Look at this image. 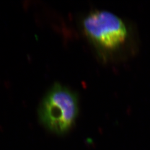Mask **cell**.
Instances as JSON below:
<instances>
[{
  "label": "cell",
  "mask_w": 150,
  "mask_h": 150,
  "mask_svg": "<svg viewBox=\"0 0 150 150\" xmlns=\"http://www.w3.org/2000/svg\"><path fill=\"white\" fill-rule=\"evenodd\" d=\"M82 23L87 37L102 49L115 50L127 38L128 31L125 23L108 11H93L86 16Z\"/></svg>",
  "instance_id": "7a4b0ae2"
},
{
  "label": "cell",
  "mask_w": 150,
  "mask_h": 150,
  "mask_svg": "<svg viewBox=\"0 0 150 150\" xmlns=\"http://www.w3.org/2000/svg\"><path fill=\"white\" fill-rule=\"evenodd\" d=\"M78 102L77 96L73 91L59 83H55L40 104V120L54 132L64 133L71 128L77 117Z\"/></svg>",
  "instance_id": "6da1fadb"
}]
</instances>
